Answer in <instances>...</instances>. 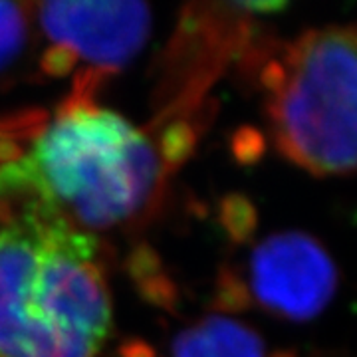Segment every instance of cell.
Here are the masks:
<instances>
[{"label":"cell","instance_id":"obj_1","mask_svg":"<svg viewBox=\"0 0 357 357\" xmlns=\"http://www.w3.org/2000/svg\"><path fill=\"white\" fill-rule=\"evenodd\" d=\"M171 161L149 131L74 91L0 159V204L34 203L93 234L147 213Z\"/></svg>","mask_w":357,"mask_h":357},{"label":"cell","instance_id":"obj_2","mask_svg":"<svg viewBox=\"0 0 357 357\" xmlns=\"http://www.w3.org/2000/svg\"><path fill=\"white\" fill-rule=\"evenodd\" d=\"M109 330L96 236L38 204H0V357H98Z\"/></svg>","mask_w":357,"mask_h":357},{"label":"cell","instance_id":"obj_3","mask_svg":"<svg viewBox=\"0 0 357 357\" xmlns=\"http://www.w3.org/2000/svg\"><path fill=\"white\" fill-rule=\"evenodd\" d=\"M278 151L312 175L356 167L357 44L354 26L307 30L262 70Z\"/></svg>","mask_w":357,"mask_h":357},{"label":"cell","instance_id":"obj_4","mask_svg":"<svg viewBox=\"0 0 357 357\" xmlns=\"http://www.w3.org/2000/svg\"><path fill=\"white\" fill-rule=\"evenodd\" d=\"M32 20L48 42L42 68L64 76L76 64L86 66L79 93L91 82L128 66L151 34L153 14L143 2H36ZM91 96V93H89Z\"/></svg>","mask_w":357,"mask_h":357},{"label":"cell","instance_id":"obj_5","mask_svg":"<svg viewBox=\"0 0 357 357\" xmlns=\"http://www.w3.org/2000/svg\"><path fill=\"white\" fill-rule=\"evenodd\" d=\"M246 298L282 318L310 319L332 300L337 274L326 248L302 232L268 236L246 262Z\"/></svg>","mask_w":357,"mask_h":357},{"label":"cell","instance_id":"obj_6","mask_svg":"<svg viewBox=\"0 0 357 357\" xmlns=\"http://www.w3.org/2000/svg\"><path fill=\"white\" fill-rule=\"evenodd\" d=\"M173 357H270L255 330L225 316L201 319L173 342Z\"/></svg>","mask_w":357,"mask_h":357},{"label":"cell","instance_id":"obj_7","mask_svg":"<svg viewBox=\"0 0 357 357\" xmlns=\"http://www.w3.org/2000/svg\"><path fill=\"white\" fill-rule=\"evenodd\" d=\"M32 26L30 4L0 2V74L20 60L32 38Z\"/></svg>","mask_w":357,"mask_h":357},{"label":"cell","instance_id":"obj_8","mask_svg":"<svg viewBox=\"0 0 357 357\" xmlns=\"http://www.w3.org/2000/svg\"><path fill=\"white\" fill-rule=\"evenodd\" d=\"M38 119H16V121H10V119H4L0 121V159L4 155H8L10 151L16 149V141L26 139L34 129L38 128Z\"/></svg>","mask_w":357,"mask_h":357},{"label":"cell","instance_id":"obj_9","mask_svg":"<svg viewBox=\"0 0 357 357\" xmlns=\"http://www.w3.org/2000/svg\"><path fill=\"white\" fill-rule=\"evenodd\" d=\"M128 357H155V354L149 347H139V345H131L128 347Z\"/></svg>","mask_w":357,"mask_h":357}]
</instances>
